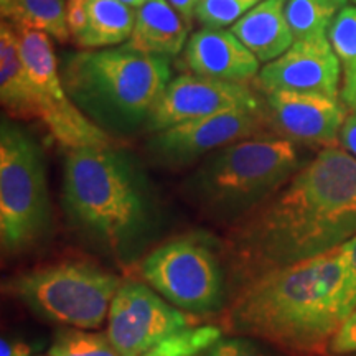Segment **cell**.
<instances>
[{"label":"cell","instance_id":"cell-1","mask_svg":"<svg viewBox=\"0 0 356 356\" xmlns=\"http://www.w3.org/2000/svg\"><path fill=\"white\" fill-rule=\"evenodd\" d=\"M355 234L356 159L325 147L251 213L234 246L257 275L330 252Z\"/></svg>","mask_w":356,"mask_h":356},{"label":"cell","instance_id":"cell-2","mask_svg":"<svg viewBox=\"0 0 356 356\" xmlns=\"http://www.w3.org/2000/svg\"><path fill=\"white\" fill-rule=\"evenodd\" d=\"M343 282L340 248L257 274L231 307L229 332L296 353L328 350L343 323Z\"/></svg>","mask_w":356,"mask_h":356},{"label":"cell","instance_id":"cell-3","mask_svg":"<svg viewBox=\"0 0 356 356\" xmlns=\"http://www.w3.org/2000/svg\"><path fill=\"white\" fill-rule=\"evenodd\" d=\"M63 207L74 228L126 254L149 226V198L132 159L113 145L68 150Z\"/></svg>","mask_w":356,"mask_h":356},{"label":"cell","instance_id":"cell-4","mask_svg":"<svg viewBox=\"0 0 356 356\" xmlns=\"http://www.w3.org/2000/svg\"><path fill=\"white\" fill-rule=\"evenodd\" d=\"M66 92L91 121L114 129L147 122L170 83V58L147 55L127 44L65 55L60 66Z\"/></svg>","mask_w":356,"mask_h":356},{"label":"cell","instance_id":"cell-5","mask_svg":"<svg viewBox=\"0 0 356 356\" xmlns=\"http://www.w3.org/2000/svg\"><path fill=\"white\" fill-rule=\"evenodd\" d=\"M300 167L296 142L284 137H252L213 152L188 185L204 211L238 218L277 193Z\"/></svg>","mask_w":356,"mask_h":356},{"label":"cell","instance_id":"cell-6","mask_svg":"<svg viewBox=\"0 0 356 356\" xmlns=\"http://www.w3.org/2000/svg\"><path fill=\"white\" fill-rule=\"evenodd\" d=\"M50 197L43 154L25 129L2 119L0 126V243L20 252L50 226Z\"/></svg>","mask_w":356,"mask_h":356},{"label":"cell","instance_id":"cell-7","mask_svg":"<svg viewBox=\"0 0 356 356\" xmlns=\"http://www.w3.org/2000/svg\"><path fill=\"white\" fill-rule=\"evenodd\" d=\"M121 284L89 262H63L15 275L3 289L48 322L95 330L108 318Z\"/></svg>","mask_w":356,"mask_h":356},{"label":"cell","instance_id":"cell-8","mask_svg":"<svg viewBox=\"0 0 356 356\" xmlns=\"http://www.w3.org/2000/svg\"><path fill=\"white\" fill-rule=\"evenodd\" d=\"M140 274L155 292L186 314H210L225 299L220 261L203 238L163 243L142 261Z\"/></svg>","mask_w":356,"mask_h":356},{"label":"cell","instance_id":"cell-9","mask_svg":"<svg viewBox=\"0 0 356 356\" xmlns=\"http://www.w3.org/2000/svg\"><path fill=\"white\" fill-rule=\"evenodd\" d=\"M22 58L33 91L35 119L68 150L111 145V137L88 118L66 92L50 35L19 30Z\"/></svg>","mask_w":356,"mask_h":356},{"label":"cell","instance_id":"cell-10","mask_svg":"<svg viewBox=\"0 0 356 356\" xmlns=\"http://www.w3.org/2000/svg\"><path fill=\"white\" fill-rule=\"evenodd\" d=\"M190 327H193V320L186 312L144 284L127 280L121 284L111 304L106 333L121 356H140Z\"/></svg>","mask_w":356,"mask_h":356},{"label":"cell","instance_id":"cell-11","mask_svg":"<svg viewBox=\"0 0 356 356\" xmlns=\"http://www.w3.org/2000/svg\"><path fill=\"white\" fill-rule=\"evenodd\" d=\"M269 127L267 109H236L154 132L147 147L163 163L184 165L234 142L262 137Z\"/></svg>","mask_w":356,"mask_h":356},{"label":"cell","instance_id":"cell-12","mask_svg":"<svg viewBox=\"0 0 356 356\" xmlns=\"http://www.w3.org/2000/svg\"><path fill=\"white\" fill-rule=\"evenodd\" d=\"M261 108L264 106L261 104L259 96L246 84L188 73L170 79L155 101L145 124L150 132H159L228 111Z\"/></svg>","mask_w":356,"mask_h":356},{"label":"cell","instance_id":"cell-13","mask_svg":"<svg viewBox=\"0 0 356 356\" xmlns=\"http://www.w3.org/2000/svg\"><path fill=\"white\" fill-rule=\"evenodd\" d=\"M341 63L330 42H293L282 56L275 58L257 74L262 92H312L338 99Z\"/></svg>","mask_w":356,"mask_h":356},{"label":"cell","instance_id":"cell-14","mask_svg":"<svg viewBox=\"0 0 356 356\" xmlns=\"http://www.w3.org/2000/svg\"><path fill=\"white\" fill-rule=\"evenodd\" d=\"M267 113L275 132L296 144L333 147L340 140V131L348 108L335 97L312 92H267Z\"/></svg>","mask_w":356,"mask_h":356},{"label":"cell","instance_id":"cell-15","mask_svg":"<svg viewBox=\"0 0 356 356\" xmlns=\"http://www.w3.org/2000/svg\"><path fill=\"white\" fill-rule=\"evenodd\" d=\"M190 73L228 83L251 81L259 74L261 61L231 30L202 29L195 32L181 53Z\"/></svg>","mask_w":356,"mask_h":356},{"label":"cell","instance_id":"cell-16","mask_svg":"<svg viewBox=\"0 0 356 356\" xmlns=\"http://www.w3.org/2000/svg\"><path fill=\"white\" fill-rule=\"evenodd\" d=\"M186 42L188 25L168 0H147L136 8V25L126 43L129 48L172 60L184 53Z\"/></svg>","mask_w":356,"mask_h":356},{"label":"cell","instance_id":"cell-17","mask_svg":"<svg viewBox=\"0 0 356 356\" xmlns=\"http://www.w3.org/2000/svg\"><path fill=\"white\" fill-rule=\"evenodd\" d=\"M286 3L287 0H261L231 26V32L261 63H270L293 44Z\"/></svg>","mask_w":356,"mask_h":356},{"label":"cell","instance_id":"cell-18","mask_svg":"<svg viewBox=\"0 0 356 356\" xmlns=\"http://www.w3.org/2000/svg\"><path fill=\"white\" fill-rule=\"evenodd\" d=\"M0 101L12 118H35L33 91L22 58L20 33L6 20L0 26Z\"/></svg>","mask_w":356,"mask_h":356},{"label":"cell","instance_id":"cell-19","mask_svg":"<svg viewBox=\"0 0 356 356\" xmlns=\"http://www.w3.org/2000/svg\"><path fill=\"white\" fill-rule=\"evenodd\" d=\"M86 29L74 40L81 50H97L121 44L131 38L136 25V8L119 0H84Z\"/></svg>","mask_w":356,"mask_h":356},{"label":"cell","instance_id":"cell-20","mask_svg":"<svg viewBox=\"0 0 356 356\" xmlns=\"http://www.w3.org/2000/svg\"><path fill=\"white\" fill-rule=\"evenodd\" d=\"M10 24L17 30H38L61 43L68 42V0H17Z\"/></svg>","mask_w":356,"mask_h":356},{"label":"cell","instance_id":"cell-21","mask_svg":"<svg viewBox=\"0 0 356 356\" xmlns=\"http://www.w3.org/2000/svg\"><path fill=\"white\" fill-rule=\"evenodd\" d=\"M338 8L332 0H287L286 17L293 42L327 40Z\"/></svg>","mask_w":356,"mask_h":356},{"label":"cell","instance_id":"cell-22","mask_svg":"<svg viewBox=\"0 0 356 356\" xmlns=\"http://www.w3.org/2000/svg\"><path fill=\"white\" fill-rule=\"evenodd\" d=\"M48 356H121L108 333L66 327L55 335Z\"/></svg>","mask_w":356,"mask_h":356},{"label":"cell","instance_id":"cell-23","mask_svg":"<svg viewBox=\"0 0 356 356\" xmlns=\"http://www.w3.org/2000/svg\"><path fill=\"white\" fill-rule=\"evenodd\" d=\"M221 337V328L215 325L190 327L165 338L140 356H200Z\"/></svg>","mask_w":356,"mask_h":356},{"label":"cell","instance_id":"cell-24","mask_svg":"<svg viewBox=\"0 0 356 356\" xmlns=\"http://www.w3.org/2000/svg\"><path fill=\"white\" fill-rule=\"evenodd\" d=\"M328 42L340 60L343 74L356 71V7L340 8L328 30Z\"/></svg>","mask_w":356,"mask_h":356},{"label":"cell","instance_id":"cell-25","mask_svg":"<svg viewBox=\"0 0 356 356\" xmlns=\"http://www.w3.org/2000/svg\"><path fill=\"white\" fill-rule=\"evenodd\" d=\"M259 2L261 0H200L195 8V19L203 29L222 30L233 26Z\"/></svg>","mask_w":356,"mask_h":356},{"label":"cell","instance_id":"cell-26","mask_svg":"<svg viewBox=\"0 0 356 356\" xmlns=\"http://www.w3.org/2000/svg\"><path fill=\"white\" fill-rule=\"evenodd\" d=\"M200 356H275L266 345L251 337L234 335L220 338Z\"/></svg>","mask_w":356,"mask_h":356},{"label":"cell","instance_id":"cell-27","mask_svg":"<svg viewBox=\"0 0 356 356\" xmlns=\"http://www.w3.org/2000/svg\"><path fill=\"white\" fill-rule=\"evenodd\" d=\"M340 249L345 266V282L341 289V317L345 322L356 309V234L341 244Z\"/></svg>","mask_w":356,"mask_h":356},{"label":"cell","instance_id":"cell-28","mask_svg":"<svg viewBox=\"0 0 356 356\" xmlns=\"http://www.w3.org/2000/svg\"><path fill=\"white\" fill-rule=\"evenodd\" d=\"M328 351L335 356L356 353V309L338 328L335 337L332 338L330 345H328Z\"/></svg>","mask_w":356,"mask_h":356},{"label":"cell","instance_id":"cell-29","mask_svg":"<svg viewBox=\"0 0 356 356\" xmlns=\"http://www.w3.org/2000/svg\"><path fill=\"white\" fill-rule=\"evenodd\" d=\"M68 26L73 42L81 37L86 29V3L84 0H68Z\"/></svg>","mask_w":356,"mask_h":356},{"label":"cell","instance_id":"cell-30","mask_svg":"<svg viewBox=\"0 0 356 356\" xmlns=\"http://www.w3.org/2000/svg\"><path fill=\"white\" fill-rule=\"evenodd\" d=\"M341 147L356 159V109H351L340 131Z\"/></svg>","mask_w":356,"mask_h":356},{"label":"cell","instance_id":"cell-31","mask_svg":"<svg viewBox=\"0 0 356 356\" xmlns=\"http://www.w3.org/2000/svg\"><path fill=\"white\" fill-rule=\"evenodd\" d=\"M341 99L346 108L356 109V71L343 74V89H341Z\"/></svg>","mask_w":356,"mask_h":356},{"label":"cell","instance_id":"cell-32","mask_svg":"<svg viewBox=\"0 0 356 356\" xmlns=\"http://www.w3.org/2000/svg\"><path fill=\"white\" fill-rule=\"evenodd\" d=\"M170 6L180 13L181 19L185 20L186 25H191V20L195 19V8H197L200 0H168Z\"/></svg>","mask_w":356,"mask_h":356},{"label":"cell","instance_id":"cell-33","mask_svg":"<svg viewBox=\"0 0 356 356\" xmlns=\"http://www.w3.org/2000/svg\"><path fill=\"white\" fill-rule=\"evenodd\" d=\"M0 356H30V350L24 343H13V341L2 338Z\"/></svg>","mask_w":356,"mask_h":356},{"label":"cell","instance_id":"cell-34","mask_svg":"<svg viewBox=\"0 0 356 356\" xmlns=\"http://www.w3.org/2000/svg\"><path fill=\"white\" fill-rule=\"evenodd\" d=\"M17 10V0H0V12H2V19L10 22L15 15Z\"/></svg>","mask_w":356,"mask_h":356},{"label":"cell","instance_id":"cell-35","mask_svg":"<svg viewBox=\"0 0 356 356\" xmlns=\"http://www.w3.org/2000/svg\"><path fill=\"white\" fill-rule=\"evenodd\" d=\"M119 2L126 3V6L132 7V8H139L140 6H144L147 0H119Z\"/></svg>","mask_w":356,"mask_h":356},{"label":"cell","instance_id":"cell-36","mask_svg":"<svg viewBox=\"0 0 356 356\" xmlns=\"http://www.w3.org/2000/svg\"><path fill=\"white\" fill-rule=\"evenodd\" d=\"M332 2L337 3V6L340 7V8H343L346 6V2H348V0H332Z\"/></svg>","mask_w":356,"mask_h":356},{"label":"cell","instance_id":"cell-37","mask_svg":"<svg viewBox=\"0 0 356 356\" xmlns=\"http://www.w3.org/2000/svg\"><path fill=\"white\" fill-rule=\"evenodd\" d=\"M353 2H355V3H356V0H353Z\"/></svg>","mask_w":356,"mask_h":356},{"label":"cell","instance_id":"cell-38","mask_svg":"<svg viewBox=\"0 0 356 356\" xmlns=\"http://www.w3.org/2000/svg\"><path fill=\"white\" fill-rule=\"evenodd\" d=\"M355 356H356V353H355Z\"/></svg>","mask_w":356,"mask_h":356}]
</instances>
